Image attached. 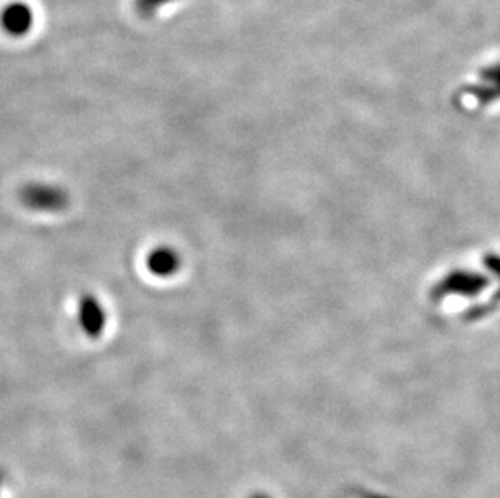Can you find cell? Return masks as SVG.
Here are the masks:
<instances>
[{
    "instance_id": "obj_1",
    "label": "cell",
    "mask_w": 500,
    "mask_h": 498,
    "mask_svg": "<svg viewBox=\"0 0 500 498\" xmlns=\"http://www.w3.org/2000/svg\"><path fill=\"white\" fill-rule=\"evenodd\" d=\"M19 201L29 211L41 214L64 212L70 206V195L64 187L48 181H31L19 189Z\"/></svg>"
},
{
    "instance_id": "obj_2",
    "label": "cell",
    "mask_w": 500,
    "mask_h": 498,
    "mask_svg": "<svg viewBox=\"0 0 500 498\" xmlns=\"http://www.w3.org/2000/svg\"><path fill=\"white\" fill-rule=\"evenodd\" d=\"M76 320L86 337L99 339L107 326V310L103 301L93 293L83 295L76 306Z\"/></svg>"
},
{
    "instance_id": "obj_3",
    "label": "cell",
    "mask_w": 500,
    "mask_h": 498,
    "mask_svg": "<svg viewBox=\"0 0 500 498\" xmlns=\"http://www.w3.org/2000/svg\"><path fill=\"white\" fill-rule=\"evenodd\" d=\"M148 272L158 279H170L181 269V256L172 246L161 245L152 248L146 256Z\"/></svg>"
},
{
    "instance_id": "obj_4",
    "label": "cell",
    "mask_w": 500,
    "mask_h": 498,
    "mask_svg": "<svg viewBox=\"0 0 500 498\" xmlns=\"http://www.w3.org/2000/svg\"><path fill=\"white\" fill-rule=\"evenodd\" d=\"M29 21V13L23 5H10L2 13V27L12 34L23 33Z\"/></svg>"
}]
</instances>
